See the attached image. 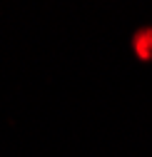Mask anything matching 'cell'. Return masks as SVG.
I'll list each match as a JSON object with an SVG mask.
<instances>
[{
    "label": "cell",
    "instance_id": "cell-1",
    "mask_svg": "<svg viewBox=\"0 0 152 157\" xmlns=\"http://www.w3.org/2000/svg\"><path fill=\"white\" fill-rule=\"evenodd\" d=\"M132 48L140 60H152V28H142L132 37Z\"/></svg>",
    "mask_w": 152,
    "mask_h": 157
}]
</instances>
